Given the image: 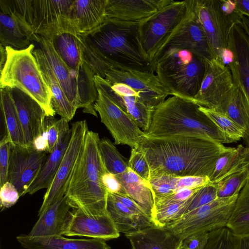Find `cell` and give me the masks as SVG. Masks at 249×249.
Here are the masks:
<instances>
[{"mask_svg":"<svg viewBox=\"0 0 249 249\" xmlns=\"http://www.w3.org/2000/svg\"><path fill=\"white\" fill-rule=\"evenodd\" d=\"M111 194L115 199L122 203L135 215L142 218L151 219L147 216L141 208L129 196Z\"/></svg>","mask_w":249,"mask_h":249,"instance_id":"53","label":"cell"},{"mask_svg":"<svg viewBox=\"0 0 249 249\" xmlns=\"http://www.w3.org/2000/svg\"><path fill=\"white\" fill-rule=\"evenodd\" d=\"M236 235L227 227L219 228L209 232L205 249H234Z\"/></svg>","mask_w":249,"mask_h":249,"instance_id":"43","label":"cell"},{"mask_svg":"<svg viewBox=\"0 0 249 249\" xmlns=\"http://www.w3.org/2000/svg\"><path fill=\"white\" fill-rule=\"evenodd\" d=\"M71 135V128L62 133L56 147L48 156L38 175L25 191V195H33L42 189L49 188L59 167Z\"/></svg>","mask_w":249,"mask_h":249,"instance_id":"30","label":"cell"},{"mask_svg":"<svg viewBox=\"0 0 249 249\" xmlns=\"http://www.w3.org/2000/svg\"><path fill=\"white\" fill-rule=\"evenodd\" d=\"M217 197V190L214 184L210 182L202 186L192 195L184 214L206 205Z\"/></svg>","mask_w":249,"mask_h":249,"instance_id":"45","label":"cell"},{"mask_svg":"<svg viewBox=\"0 0 249 249\" xmlns=\"http://www.w3.org/2000/svg\"><path fill=\"white\" fill-rule=\"evenodd\" d=\"M48 156L46 152L38 151L33 145L23 146L11 143L8 181L15 186L20 196L25 195Z\"/></svg>","mask_w":249,"mask_h":249,"instance_id":"17","label":"cell"},{"mask_svg":"<svg viewBox=\"0 0 249 249\" xmlns=\"http://www.w3.org/2000/svg\"><path fill=\"white\" fill-rule=\"evenodd\" d=\"M73 1L33 0L34 34L50 40L63 33L76 34L71 21Z\"/></svg>","mask_w":249,"mask_h":249,"instance_id":"14","label":"cell"},{"mask_svg":"<svg viewBox=\"0 0 249 249\" xmlns=\"http://www.w3.org/2000/svg\"><path fill=\"white\" fill-rule=\"evenodd\" d=\"M228 49L231 52L228 66L233 82L244 91L249 104V37L241 21L234 24L231 30Z\"/></svg>","mask_w":249,"mask_h":249,"instance_id":"21","label":"cell"},{"mask_svg":"<svg viewBox=\"0 0 249 249\" xmlns=\"http://www.w3.org/2000/svg\"><path fill=\"white\" fill-rule=\"evenodd\" d=\"M226 227L236 235H249V178L238 195Z\"/></svg>","mask_w":249,"mask_h":249,"instance_id":"36","label":"cell"},{"mask_svg":"<svg viewBox=\"0 0 249 249\" xmlns=\"http://www.w3.org/2000/svg\"><path fill=\"white\" fill-rule=\"evenodd\" d=\"M128 166L143 179L149 182L150 179V167L146 158L139 147L131 148Z\"/></svg>","mask_w":249,"mask_h":249,"instance_id":"46","label":"cell"},{"mask_svg":"<svg viewBox=\"0 0 249 249\" xmlns=\"http://www.w3.org/2000/svg\"><path fill=\"white\" fill-rule=\"evenodd\" d=\"M241 22L245 31L249 37V17L242 15L241 16Z\"/></svg>","mask_w":249,"mask_h":249,"instance_id":"57","label":"cell"},{"mask_svg":"<svg viewBox=\"0 0 249 249\" xmlns=\"http://www.w3.org/2000/svg\"><path fill=\"white\" fill-rule=\"evenodd\" d=\"M208 238V232H199L192 234L183 239L180 249H205Z\"/></svg>","mask_w":249,"mask_h":249,"instance_id":"50","label":"cell"},{"mask_svg":"<svg viewBox=\"0 0 249 249\" xmlns=\"http://www.w3.org/2000/svg\"><path fill=\"white\" fill-rule=\"evenodd\" d=\"M152 67L172 95L193 100L201 86L205 62L189 51L169 48L154 58Z\"/></svg>","mask_w":249,"mask_h":249,"instance_id":"5","label":"cell"},{"mask_svg":"<svg viewBox=\"0 0 249 249\" xmlns=\"http://www.w3.org/2000/svg\"><path fill=\"white\" fill-rule=\"evenodd\" d=\"M10 89L26 146H32L35 140L43 132L46 113L41 106L29 94L16 88Z\"/></svg>","mask_w":249,"mask_h":249,"instance_id":"22","label":"cell"},{"mask_svg":"<svg viewBox=\"0 0 249 249\" xmlns=\"http://www.w3.org/2000/svg\"><path fill=\"white\" fill-rule=\"evenodd\" d=\"M133 249H180L183 238L167 229L154 226L125 234Z\"/></svg>","mask_w":249,"mask_h":249,"instance_id":"25","label":"cell"},{"mask_svg":"<svg viewBox=\"0 0 249 249\" xmlns=\"http://www.w3.org/2000/svg\"><path fill=\"white\" fill-rule=\"evenodd\" d=\"M102 180L108 193L128 196L115 175L107 172L103 175Z\"/></svg>","mask_w":249,"mask_h":249,"instance_id":"52","label":"cell"},{"mask_svg":"<svg viewBox=\"0 0 249 249\" xmlns=\"http://www.w3.org/2000/svg\"><path fill=\"white\" fill-rule=\"evenodd\" d=\"M0 110L5 127V134L7 135L11 143L27 146L10 89L7 87L0 88Z\"/></svg>","mask_w":249,"mask_h":249,"instance_id":"33","label":"cell"},{"mask_svg":"<svg viewBox=\"0 0 249 249\" xmlns=\"http://www.w3.org/2000/svg\"><path fill=\"white\" fill-rule=\"evenodd\" d=\"M174 0H107V21L126 26H139Z\"/></svg>","mask_w":249,"mask_h":249,"instance_id":"18","label":"cell"},{"mask_svg":"<svg viewBox=\"0 0 249 249\" xmlns=\"http://www.w3.org/2000/svg\"><path fill=\"white\" fill-rule=\"evenodd\" d=\"M107 212L119 232L126 234L156 226L152 220L135 215L110 193L107 196Z\"/></svg>","mask_w":249,"mask_h":249,"instance_id":"32","label":"cell"},{"mask_svg":"<svg viewBox=\"0 0 249 249\" xmlns=\"http://www.w3.org/2000/svg\"><path fill=\"white\" fill-rule=\"evenodd\" d=\"M234 85L229 67L213 58L205 61L201 86L193 101L199 106L222 113Z\"/></svg>","mask_w":249,"mask_h":249,"instance_id":"11","label":"cell"},{"mask_svg":"<svg viewBox=\"0 0 249 249\" xmlns=\"http://www.w3.org/2000/svg\"><path fill=\"white\" fill-rule=\"evenodd\" d=\"M247 171H248V172L249 173V165H248V166L247 167Z\"/></svg>","mask_w":249,"mask_h":249,"instance_id":"58","label":"cell"},{"mask_svg":"<svg viewBox=\"0 0 249 249\" xmlns=\"http://www.w3.org/2000/svg\"><path fill=\"white\" fill-rule=\"evenodd\" d=\"M63 235L107 240L117 238L120 232L108 213L94 216L87 215L79 209L72 208L65 219Z\"/></svg>","mask_w":249,"mask_h":249,"instance_id":"20","label":"cell"},{"mask_svg":"<svg viewBox=\"0 0 249 249\" xmlns=\"http://www.w3.org/2000/svg\"><path fill=\"white\" fill-rule=\"evenodd\" d=\"M0 42L4 47L18 50L25 49L32 44L16 21L0 11Z\"/></svg>","mask_w":249,"mask_h":249,"instance_id":"37","label":"cell"},{"mask_svg":"<svg viewBox=\"0 0 249 249\" xmlns=\"http://www.w3.org/2000/svg\"><path fill=\"white\" fill-rule=\"evenodd\" d=\"M0 11L12 17L29 39L37 40L33 31V0H0Z\"/></svg>","mask_w":249,"mask_h":249,"instance_id":"35","label":"cell"},{"mask_svg":"<svg viewBox=\"0 0 249 249\" xmlns=\"http://www.w3.org/2000/svg\"><path fill=\"white\" fill-rule=\"evenodd\" d=\"M16 238L26 249H110L101 239H71L62 235L31 238L25 234Z\"/></svg>","mask_w":249,"mask_h":249,"instance_id":"26","label":"cell"},{"mask_svg":"<svg viewBox=\"0 0 249 249\" xmlns=\"http://www.w3.org/2000/svg\"><path fill=\"white\" fill-rule=\"evenodd\" d=\"M94 79L97 90L127 113L144 132L149 129L154 109L144 105L135 91L123 83L110 84L97 75Z\"/></svg>","mask_w":249,"mask_h":249,"instance_id":"19","label":"cell"},{"mask_svg":"<svg viewBox=\"0 0 249 249\" xmlns=\"http://www.w3.org/2000/svg\"><path fill=\"white\" fill-rule=\"evenodd\" d=\"M107 1L74 0L71 13V21L76 34H88L107 22Z\"/></svg>","mask_w":249,"mask_h":249,"instance_id":"24","label":"cell"},{"mask_svg":"<svg viewBox=\"0 0 249 249\" xmlns=\"http://www.w3.org/2000/svg\"><path fill=\"white\" fill-rule=\"evenodd\" d=\"M11 142L4 134L0 141V185L8 181V170Z\"/></svg>","mask_w":249,"mask_h":249,"instance_id":"47","label":"cell"},{"mask_svg":"<svg viewBox=\"0 0 249 249\" xmlns=\"http://www.w3.org/2000/svg\"><path fill=\"white\" fill-rule=\"evenodd\" d=\"M249 178L247 169L231 175L214 183L218 197L226 198L239 194Z\"/></svg>","mask_w":249,"mask_h":249,"instance_id":"40","label":"cell"},{"mask_svg":"<svg viewBox=\"0 0 249 249\" xmlns=\"http://www.w3.org/2000/svg\"><path fill=\"white\" fill-rule=\"evenodd\" d=\"M39 45L69 102L77 109L97 117L94 104L98 97L94 79L72 72L60 57L52 41L37 35Z\"/></svg>","mask_w":249,"mask_h":249,"instance_id":"8","label":"cell"},{"mask_svg":"<svg viewBox=\"0 0 249 249\" xmlns=\"http://www.w3.org/2000/svg\"><path fill=\"white\" fill-rule=\"evenodd\" d=\"M82 43L111 68L122 70L152 71L141 45L138 26L107 21L87 35H79Z\"/></svg>","mask_w":249,"mask_h":249,"instance_id":"4","label":"cell"},{"mask_svg":"<svg viewBox=\"0 0 249 249\" xmlns=\"http://www.w3.org/2000/svg\"><path fill=\"white\" fill-rule=\"evenodd\" d=\"M178 177L161 176L151 178L149 183L154 196V201L171 195L176 192Z\"/></svg>","mask_w":249,"mask_h":249,"instance_id":"44","label":"cell"},{"mask_svg":"<svg viewBox=\"0 0 249 249\" xmlns=\"http://www.w3.org/2000/svg\"><path fill=\"white\" fill-rule=\"evenodd\" d=\"M69 128V121L64 118L56 120L52 116L46 117L44 133L47 142V153L54 150L62 133Z\"/></svg>","mask_w":249,"mask_h":249,"instance_id":"42","label":"cell"},{"mask_svg":"<svg viewBox=\"0 0 249 249\" xmlns=\"http://www.w3.org/2000/svg\"><path fill=\"white\" fill-rule=\"evenodd\" d=\"M235 8L240 15L249 17V0H233Z\"/></svg>","mask_w":249,"mask_h":249,"instance_id":"54","label":"cell"},{"mask_svg":"<svg viewBox=\"0 0 249 249\" xmlns=\"http://www.w3.org/2000/svg\"><path fill=\"white\" fill-rule=\"evenodd\" d=\"M192 196L184 201L170 204L156 210L153 218L155 225L164 227L180 218L184 214Z\"/></svg>","mask_w":249,"mask_h":249,"instance_id":"41","label":"cell"},{"mask_svg":"<svg viewBox=\"0 0 249 249\" xmlns=\"http://www.w3.org/2000/svg\"><path fill=\"white\" fill-rule=\"evenodd\" d=\"M71 129V135L67 147L56 174L44 196L38 213L56 203L65 196L68 179L83 146L89 130L85 120L73 123Z\"/></svg>","mask_w":249,"mask_h":249,"instance_id":"15","label":"cell"},{"mask_svg":"<svg viewBox=\"0 0 249 249\" xmlns=\"http://www.w3.org/2000/svg\"><path fill=\"white\" fill-rule=\"evenodd\" d=\"M249 164V146L239 144L230 147L217 159L214 171L210 178L211 182L216 183L226 177L247 169Z\"/></svg>","mask_w":249,"mask_h":249,"instance_id":"31","label":"cell"},{"mask_svg":"<svg viewBox=\"0 0 249 249\" xmlns=\"http://www.w3.org/2000/svg\"><path fill=\"white\" fill-rule=\"evenodd\" d=\"M6 62L0 71V88H16L35 99L43 108L47 116L55 112L51 103L52 95L36 59L33 53L35 45L18 50L6 47Z\"/></svg>","mask_w":249,"mask_h":249,"instance_id":"6","label":"cell"},{"mask_svg":"<svg viewBox=\"0 0 249 249\" xmlns=\"http://www.w3.org/2000/svg\"><path fill=\"white\" fill-rule=\"evenodd\" d=\"M239 194L229 197H217L211 202L183 214L164 227L174 231L183 239L195 233L209 232L225 227Z\"/></svg>","mask_w":249,"mask_h":249,"instance_id":"9","label":"cell"},{"mask_svg":"<svg viewBox=\"0 0 249 249\" xmlns=\"http://www.w3.org/2000/svg\"><path fill=\"white\" fill-rule=\"evenodd\" d=\"M0 71L3 69L5 64L6 62L7 53L6 48L0 45Z\"/></svg>","mask_w":249,"mask_h":249,"instance_id":"56","label":"cell"},{"mask_svg":"<svg viewBox=\"0 0 249 249\" xmlns=\"http://www.w3.org/2000/svg\"><path fill=\"white\" fill-rule=\"evenodd\" d=\"M187 10L186 0H174L138 27L142 52L151 65L159 48L182 20Z\"/></svg>","mask_w":249,"mask_h":249,"instance_id":"10","label":"cell"},{"mask_svg":"<svg viewBox=\"0 0 249 249\" xmlns=\"http://www.w3.org/2000/svg\"><path fill=\"white\" fill-rule=\"evenodd\" d=\"M186 1L187 10L184 17L164 40L154 58L169 48L189 51L205 62L214 58L204 31L188 0Z\"/></svg>","mask_w":249,"mask_h":249,"instance_id":"13","label":"cell"},{"mask_svg":"<svg viewBox=\"0 0 249 249\" xmlns=\"http://www.w3.org/2000/svg\"><path fill=\"white\" fill-rule=\"evenodd\" d=\"M99 149L102 159L107 172L118 175L128 168V162L112 142L107 138L100 139Z\"/></svg>","mask_w":249,"mask_h":249,"instance_id":"38","label":"cell"},{"mask_svg":"<svg viewBox=\"0 0 249 249\" xmlns=\"http://www.w3.org/2000/svg\"><path fill=\"white\" fill-rule=\"evenodd\" d=\"M20 197L15 186L7 181L0 186V207L2 211L14 205Z\"/></svg>","mask_w":249,"mask_h":249,"instance_id":"49","label":"cell"},{"mask_svg":"<svg viewBox=\"0 0 249 249\" xmlns=\"http://www.w3.org/2000/svg\"><path fill=\"white\" fill-rule=\"evenodd\" d=\"M33 53L37 60L45 81L51 92V103L53 110L61 118L70 121L75 115L77 109L66 96L41 48L39 47L34 49Z\"/></svg>","mask_w":249,"mask_h":249,"instance_id":"28","label":"cell"},{"mask_svg":"<svg viewBox=\"0 0 249 249\" xmlns=\"http://www.w3.org/2000/svg\"><path fill=\"white\" fill-rule=\"evenodd\" d=\"M193 100L173 95L153 110L146 136L164 138L179 135L202 137L219 143L232 141L221 131L199 109Z\"/></svg>","mask_w":249,"mask_h":249,"instance_id":"3","label":"cell"},{"mask_svg":"<svg viewBox=\"0 0 249 249\" xmlns=\"http://www.w3.org/2000/svg\"><path fill=\"white\" fill-rule=\"evenodd\" d=\"M110 84L123 83L135 91L147 107L154 108L171 95L152 71L122 70L111 68L105 79Z\"/></svg>","mask_w":249,"mask_h":249,"instance_id":"16","label":"cell"},{"mask_svg":"<svg viewBox=\"0 0 249 249\" xmlns=\"http://www.w3.org/2000/svg\"><path fill=\"white\" fill-rule=\"evenodd\" d=\"M234 87L221 113L226 115L244 129L243 142L249 146V104L246 96L237 84Z\"/></svg>","mask_w":249,"mask_h":249,"instance_id":"34","label":"cell"},{"mask_svg":"<svg viewBox=\"0 0 249 249\" xmlns=\"http://www.w3.org/2000/svg\"><path fill=\"white\" fill-rule=\"evenodd\" d=\"M100 141L98 133L88 130L64 196L72 208L94 216L107 213L108 192L102 180L107 171L100 151Z\"/></svg>","mask_w":249,"mask_h":249,"instance_id":"2","label":"cell"},{"mask_svg":"<svg viewBox=\"0 0 249 249\" xmlns=\"http://www.w3.org/2000/svg\"><path fill=\"white\" fill-rule=\"evenodd\" d=\"M210 182V178L207 176L178 177L176 184V192L184 188L193 189L199 188L207 185Z\"/></svg>","mask_w":249,"mask_h":249,"instance_id":"51","label":"cell"},{"mask_svg":"<svg viewBox=\"0 0 249 249\" xmlns=\"http://www.w3.org/2000/svg\"><path fill=\"white\" fill-rule=\"evenodd\" d=\"M199 109L232 142L243 139L245 135L244 129L226 115L212 109L199 106Z\"/></svg>","mask_w":249,"mask_h":249,"instance_id":"39","label":"cell"},{"mask_svg":"<svg viewBox=\"0 0 249 249\" xmlns=\"http://www.w3.org/2000/svg\"><path fill=\"white\" fill-rule=\"evenodd\" d=\"M115 176L124 188L127 196L153 221L154 196L149 182L143 179L129 167L124 173Z\"/></svg>","mask_w":249,"mask_h":249,"instance_id":"29","label":"cell"},{"mask_svg":"<svg viewBox=\"0 0 249 249\" xmlns=\"http://www.w3.org/2000/svg\"><path fill=\"white\" fill-rule=\"evenodd\" d=\"M94 108L106 126L115 144L137 147L145 136L133 119L100 90Z\"/></svg>","mask_w":249,"mask_h":249,"instance_id":"12","label":"cell"},{"mask_svg":"<svg viewBox=\"0 0 249 249\" xmlns=\"http://www.w3.org/2000/svg\"><path fill=\"white\" fill-rule=\"evenodd\" d=\"M200 187L182 189L171 195L155 200V211L170 204L187 200Z\"/></svg>","mask_w":249,"mask_h":249,"instance_id":"48","label":"cell"},{"mask_svg":"<svg viewBox=\"0 0 249 249\" xmlns=\"http://www.w3.org/2000/svg\"><path fill=\"white\" fill-rule=\"evenodd\" d=\"M138 147L148 161L150 178L161 176L210 178L217 159L229 148L221 143L190 135L145 136Z\"/></svg>","mask_w":249,"mask_h":249,"instance_id":"1","label":"cell"},{"mask_svg":"<svg viewBox=\"0 0 249 249\" xmlns=\"http://www.w3.org/2000/svg\"><path fill=\"white\" fill-rule=\"evenodd\" d=\"M188 1L204 31L213 57L223 62L224 53L229 49L231 30L241 21V16L235 8L234 0Z\"/></svg>","mask_w":249,"mask_h":249,"instance_id":"7","label":"cell"},{"mask_svg":"<svg viewBox=\"0 0 249 249\" xmlns=\"http://www.w3.org/2000/svg\"><path fill=\"white\" fill-rule=\"evenodd\" d=\"M71 208L64 196L56 203L38 213L39 218L28 236L35 238L62 235L64 222Z\"/></svg>","mask_w":249,"mask_h":249,"instance_id":"27","label":"cell"},{"mask_svg":"<svg viewBox=\"0 0 249 249\" xmlns=\"http://www.w3.org/2000/svg\"><path fill=\"white\" fill-rule=\"evenodd\" d=\"M51 40L56 53L72 72L94 79L95 74L86 59L79 35L63 33Z\"/></svg>","mask_w":249,"mask_h":249,"instance_id":"23","label":"cell"},{"mask_svg":"<svg viewBox=\"0 0 249 249\" xmlns=\"http://www.w3.org/2000/svg\"><path fill=\"white\" fill-rule=\"evenodd\" d=\"M234 249H249V235H236Z\"/></svg>","mask_w":249,"mask_h":249,"instance_id":"55","label":"cell"}]
</instances>
